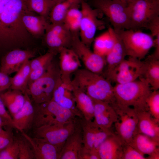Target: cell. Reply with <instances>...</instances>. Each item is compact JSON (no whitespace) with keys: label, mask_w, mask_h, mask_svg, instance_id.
Instances as JSON below:
<instances>
[{"label":"cell","mask_w":159,"mask_h":159,"mask_svg":"<svg viewBox=\"0 0 159 159\" xmlns=\"http://www.w3.org/2000/svg\"><path fill=\"white\" fill-rule=\"evenodd\" d=\"M71 83L93 99L106 102L112 106L116 103L113 86L99 74L85 68L79 69L74 73Z\"/></svg>","instance_id":"obj_1"},{"label":"cell","mask_w":159,"mask_h":159,"mask_svg":"<svg viewBox=\"0 0 159 159\" xmlns=\"http://www.w3.org/2000/svg\"><path fill=\"white\" fill-rule=\"evenodd\" d=\"M116 103L130 107L136 111H148L146 101L152 91L143 77L123 84H116L113 86Z\"/></svg>","instance_id":"obj_2"},{"label":"cell","mask_w":159,"mask_h":159,"mask_svg":"<svg viewBox=\"0 0 159 159\" xmlns=\"http://www.w3.org/2000/svg\"><path fill=\"white\" fill-rule=\"evenodd\" d=\"M34 107L32 126L35 129L44 125L64 124L75 120L77 117L72 111L62 107L52 99L35 104Z\"/></svg>","instance_id":"obj_3"},{"label":"cell","mask_w":159,"mask_h":159,"mask_svg":"<svg viewBox=\"0 0 159 159\" xmlns=\"http://www.w3.org/2000/svg\"><path fill=\"white\" fill-rule=\"evenodd\" d=\"M61 79L59 64L53 60L43 75L28 85V94L35 104L48 101Z\"/></svg>","instance_id":"obj_4"},{"label":"cell","mask_w":159,"mask_h":159,"mask_svg":"<svg viewBox=\"0 0 159 159\" xmlns=\"http://www.w3.org/2000/svg\"><path fill=\"white\" fill-rule=\"evenodd\" d=\"M88 4L107 18L117 33L130 29L127 5L116 0H90Z\"/></svg>","instance_id":"obj_5"},{"label":"cell","mask_w":159,"mask_h":159,"mask_svg":"<svg viewBox=\"0 0 159 159\" xmlns=\"http://www.w3.org/2000/svg\"><path fill=\"white\" fill-rule=\"evenodd\" d=\"M117 33L122 42L127 56L129 57L142 60L154 47V37L140 30L125 29Z\"/></svg>","instance_id":"obj_6"},{"label":"cell","mask_w":159,"mask_h":159,"mask_svg":"<svg viewBox=\"0 0 159 159\" xmlns=\"http://www.w3.org/2000/svg\"><path fill=\"white\" fill-rule=\"evenodd\" d=\"M127 6L129 29H146L150 22L159 16V0H133Z\"/></svg>","instance_id":"obj_7"},{"label":"cell","mask_w":159,"mask_h":159,"mask_svg":"<svg viewBox=\"0 0 159 159\" xmlns=\"http://www.w3.org/2000/svg\"><path fill=\"white\" fill-rule=\"evenodd\" d=\"M112 106L117 115L114 124L115 133L124 142L129 144L138 133L137 112L133 108L116 103Z\"/></svg>","instance_id":"obj_8"},{"label":"cell","mask_w":159,"mask_h":159,"mask_svg":"<svg viewBox=\"0 0 159 159\" xmlns=\"http://www.w3.org/2000/svg\"><path fill=\"white\" fill-rule=\"evenodd\" d=\"M80 6L82 16L79 29V36L82 42L90 47L93 42L97 30L103 28L104 22L98 19L99 13L93 9L87 2L82 0Z\"/></svg>","instance_id":"obj_9"},{"label":"cell","mask_w":159,"mask_h":159,"mask_svg":"<svg viewBox=\"0 0 159 159\" xmlns=\"http://www.w3.org/2000/svg\"><path fill=\"white\" fill-rule=\"evenodd\" d=\"M144 67V61L129 57L105 76L110 82L116 84L127 83L142 77Z\"/></svg>","instance_id":"obj_10"},{"label":"cell","mask_w":159,"mask_h":159,"mask_svg":"<svg viewBox=\"0 0 159 159\" xmlns=\"http://www.w3.org/2000/svg\"><path fill=\"white\" fill-rule=\"evenodd\" d=\"M72 32V40L70 48L75 52L86 69L100 74L106 64L105 57L95 54L84 44L80 39L79 31Z\"/></svg>","instance_id":"obj_11"},{"label":"cell","mask_w":159,"mask_h":159,"mask_svg":"<svg viewBox=\"0 0 159 159\" xmlns=\"http://www.w3.org/2000/svg\"><path fill=\"white\" fill-rule=\"evenodd\" d=\"M76 119L63 124L44 125L35 129V137L42 138L62 150L67 139L74 130Z\"/></svg>","instance_id":"obj_12"},{"label":"cell","mask_w":159,"mask_h":159,"mask_svg":"<svg viewBox=\"0 0 159 159\" xmlns=\"http://www.w3.org/2000/svg\"><path fill=\"white\" fill-rule=\"evenodd\" d=\"M45 44L49 51L55 54L64 48H70L72 32L64 22L49 24L44 34Z\"/></svg>","instance_id":"obj_13"},{"label":"cell","mask_w":159,"mask_h":159,"mask_svg":"<svg viewBox=\"0 0 159 159\" xmlns=\"http://www.w3.org/2000/svg\"><path fill=\"white\" fill-rule=\"evenodd\" d=\"M92 99L94 105L93 122L102 130H113L112 127L117 119L116 113L114 108L106 102Z\"/></svg>","instance_id":"obj_14"},{"label":"cell","mask_w":159,"mask_h":159,"mask_svg":"<svg viewBox=\"0 0 159 159\" xmlns=\"http://www.w3.org/2000/svg\"><path fill=\"white\" fill-rule=\"evenodd\" d=\"M29 49H16L8 52L2 59L0 71L8 75L17 72L24 64L34 57Z\"/></svg>","instance_id":"obj_15"},{"label":"cell","mask_w":159,"mask_h":159,"mask_svg":"<svg viewBox=\"0 0 159 159\" xmlns=\"http://www.w3.org/2000/svg\"><path fill=\"white\" fill-rule=\"evenodd\" d=\"M59 53V65L61 79L64 82L70 83L72 81L71 75L81 67V61L75 52L70 48H63Z\"/></svg>","instance_id":"obj_16"},{"label":"cell","mask_w":159,"mask_h":159,"mask_svg":"<svg viewBox=\"0 0 159 159\" xmlns=\"http://www.w3.org/2000/svg\"><path fill=\"white\" fill-rule=\"evenodd\" d=\"M22 135L31 145L35 159H60L62 150L45 140L31 137L24 131Z\"/></svg>","instance_id":"obj_17"},{"label":"cell","mask_w":159,"mask_h":159,"mask_svg":"<svg viewBox=\"0 0 159 159\" xmlns=\"http://www.w3.org/2000/svg\"><path fill=\"white\" fill-rule=\"evenodd\" d=\"M52 99L62 107L72 111L77 117L83 118L76 106L71 83H65L61 79L55 88Z\"/></svg>","instance_id":"obj_18"},{"label":"cell","mask_w":159,"mask_h":159,"mask_svg":"<svg viewBox=\"0 0 159 159\" xmlns=\"http://www.w3.org/2000/svg\"><path fill=\"white\" fill-rule=\"evenodd\" d=\"M83 146L82 131L79 121L74 130L66 140L60 159H79Z\"/></svg>","instance_id":"obj_19"},{"label":"cell","mask_w":159,"mask_h":159,"mask_svg":"<svg viewBox=\"0 0 159 159\" xmlns=\"http://www.w3.org/2000/svg\"><path fill=\"white\" fill-rule=\"evenodd\" d=\"M24 104L21 108L12 117L16 129L21 132L27 130L32 126L34 114V107L27 93L24 94Z\"/></svg>","instance_id":"obj_20"},{"label":"cell","mask_w":159,"mask_h":159,"mask_svg":"<svg viewBox=\"0 0 159 159\" xmlns=\"http://www.w3.org/2000/svg\"><path fill=\"white\" fill-rule=\"evenodd\" d=\"M123 143L115 133L109 136L99 148L100 159H121Z\"/></svg>","instance_id":"obj_21"},{"label":"cell","mask_w":159,"mask_h":159,"mask_svg":"<svg viewBox=\"0 0 159 159\" xmlns=\"http://www.w3.org/2000/svg\"><path fill=\"white\" fill-rule=\"evenodd\" d=\"M137 112L138 133L144 134L159 143V122L148 111Z\"/></svg>","instance_id":"obj_22"},{"label":"cell","mask_w":159,"mask_h":159,"mask_svg":"<svg viewBox=\"0 0 159 159\" xmlns=\"http://www.w3.org/2000/svg\"><path fill=\"white\" fill-rule=\"evenodd\" d=\"M71 85L77 108L84 119L92 120L94 112V105L92 99L79 88Z\"/></svg>","instance_id":"obj_23"},{"label":"cell","mask_w":159,"mask_h":159,"mask_svg":"<svg viewBox=\"0 0 159 159\" xmlns=\"http://www.w3.org/2000/svg\"><path fill=\"white\" fill-rule=\"evenodd\" d=\"M114 35L115 39L114 44L111 50L105 56L107 65L105 76L111 72L125 59L127 56L122 42L119 35L114 30Z\"/></svg>","instance_id":"obj_24"},{"label":"cell","mask_w":159,"mask_h":159,"mask_svg":"<svg viewBox=\"0 0 159 159\" xmlns=\"http://www.w3.org/2000/svg\"><path fill=\"white\" fill-rule=\"evenodd\" d=\"M32 11L24 14L22 17L23 24L28 32L34 37L37 38L44 35L49 23L46 18L36 16Z\"/></svg>","instance_id":"obj_25"},{"label":"cell","mask_w":159,"mask_h":159,"mask_svg":"<svg viewBox=\"0 0 159 159\" xmlns=\"http://www.w3.org/2000/svg\"><path fill=\"white\" fill-rule=\"evenodd\" d=\"M128 144L144 155L159 153V143L142 133H137Z\"/></svg>","instance_id":"obj_26"},{"label":"cell","mask_w":159,"mask_h":159,"mask_svg":"<svg viewBox=\"0 0 159 159\" xmlns=\"http://www.w3.org/2000/svg\"><path fill=\"white\" fill-rule=\"evenodd\" d=\"M0 96L12 117L21 108L25 101L24 94L17 90L0 92Z\"/></svg>","instance_id":"obj_27"},{"label":"cell","mask_w":159,"mask_h":159,"mask_svg":"<svg viewBox=\"0 0 159 159\" xmlns=\"http://www.w3.org/2000/svg\"><path fill=\"white\" fill-rule=\"evenodd\" d=\"M82 0H58L49 14L52 23L64 22L66 15L71 9L80 6Z\"/></svg>","instance_id":"obj_28"},{"label":"cell","mask_w":159,"mask_h":159,"mask_svg":"<svg viewBox=\"0 0 159 159\" xmlns=\"http://www.w3.org/2000/svg\"><path fill=\"white\" fill-rule=\"evenodd\" d=\"M115 42L114 30L112 27H109L106 32L95 38L93 52L105 57L113 47Z\"/></svg>","instance_id":"obj_29"},{"label":"cell","mask_w":159,"mask_h":159,"mask_svg":"<svg viewBox=\"0 0 159 159\" xmlns=\"http://www.w3.org/2000/svg\"><path fill=\"white\" fill-rule=\"evenodd\" d=\"M144 61L142 77L150 86L152 90L159 89V60L148 57Z\"/></svg>","instance_id":"obj_30"},{"label":"cell","mask_w":159,"mask_h":159,"mask_svg":"<svg viewBox=\"0 0 159 159\" xmlns=\"http://www.w3.org/2000/svg\"><path fill=\"white\" fill-rule=\"evenodd\" d=\"M30 72V60H29L24 64L16 74L11 77L10 88L20 91L24 94L26 93L28 94V86Z\"/></svg>","instance_id":"obj_31"},{"label":"cell","mask_w":159,"mask_h":159,"mask_svg":"<svg viewBox=\"0 0 159 159\" xmlns=\"http://www.w3.org/2000/svg\"><path fill=\"white\" fill-rule=\"evenodd\" d=\"M80 120L82 131L83 147L87 149L93 150L99 127L92 120H87L83 118H80Z\"/></svg>","instance_id":"obj_32"},{"label":"cell","mask_w":159,"mask_h":159,"mask_svg":"<svg viewBox=\"0 0 159 159\" xmlns=\"http://www.w3.org/2000/svg\"><path fill=\"white\" fill-rule=\"evenodd\" d=\"M58 0H28L31 11L46 17Z\"/></svg>","instance_id":"obj_33"},{"label":"cell","mask_w":159,"mask_h":159,"mask_svg":"<svg viewBox=\"0 0 159 159\" xmlns=\"http://www.w3.org/2000/svg\"><path fill=\"white\" fill-rule=\"evenodd\" d=\"M55 55L54 53L48 51L45 54L30 61L31 71L36 69L46 70L53 60Z\"/></svg>","instance_id":"obj_34"},{"label":"cell","mask_w":159,"mask_h":159,"mask_svg":"<svg viewBox=\"0 0 159 159\" xmlns=\"http://www.w3.org/2000/svg\"><path fill=\"white\" fill-rule=\"evenodd\" d=\"M148 112L151 116L159 122V91L152 90L146 101Z\"/></svg>","instance_id":"obj_35"},{"label":"cell","mask_w":159,"mask_h":159,"mask_svg":"<svg viewBox=\"0 0 159 159\" xmlns=\"http://www.w3.org/2000/svg\"><path fill=\"white\" fill-rule=\"evenodd\" d=\"M18 140L15 139L7 146L0 151V159H19Z\"/></svg>","instance_id":"obj_36"},{"label":"cell","mask_w":159,"mask_h":159,"mask_svg":"<svg viewBox=\"0 0 159 159\" xmlns=\"http://www.w3.org/2000/svg\"><path fill=\"white\" fill-rule=\"evenodd\" d=\"M18 141L19 148V159H34L32 148L27 140L24 138L23 140H18Z\"/></svg>","instance_id":"obj_37"},{"label":"cell","mask_w":159,"mask_h":159,"mask_svg":"<svg viewBox=\"0 0 159 159\" xmlns=\"http://www.w3.org/2000/svg\"><path fill=\"white\" fill-rule=\"evenodd\" d=\"M121 159H146V157L129 144L124 142Z\"/></svg>","instance_id":"obj_38"},{"label":"cell","mask_w":159,"mask_h":159,"mask_svg":"<svg viewBox=\"0 0 159 159\" xmlns=\"http://www.w3.org/2000/svg\"><path fill=\"white\" fill-rule=\"evenodd\" d=\"M12 127H8L0 133V151L6 148L14 139Z\"/></svg>","instance_id":"obj_39"},{"label":"cell","mask_w":159,"mask_h":159,"mask_svg":"<svg viewBox=\"0 0 159 159\" xmlns=\"http://www.w3.org/2000/svg\"><path fill=\"white\" fill-rule=\"evenodd\" d=\"M79 6L70 9L67 13L64 22L67 24L73 20L81 19L82 13L79 9Z\"/></svg>","instance_id":"obj_40"},{"label":"cell","mask_w":159,"mask_h":159,"mask_svg":"<svg viewBox=\"0 0 159 159\" xmlns=\"http://www.w3.org/2000/svg\"><path fill=\"white\" fill-rule=\"evenodd\" d=\"M79 159H100L98 152L87 149L83 146Z\"/></svg>","instance_id":"obj_41"},{"label":"cell","mask_w":159,"mask_h":159,"mask_svg":"<svg viewBox=\"0 0 159 159\" xmlns=\"http://www.w3.org/2000/svg\"><path fill=\"white\" fill-rule=\"evenodd\" d=\"M11 77L0 71V93L10 88Z\"/></svg>","instance_id":"obj_42"},{"label":"cell","mask_w":159,"mask_h":159,"mask_svg":"<svg viewBox=\"0 0 159 159\" xmlns=\"http://www.w3.org/2000/svg\"><path fill=\"white\" fill-rule=\"evenodd\" d=\"M4 102L0 96V116L8 121L13 128H16L12 118L7 111Z\"/></svg>","instance_id":"obj_43"},{"label":"cell","mask_w":159,"mask_h":159,"mask_svg":"<svg viewBox=\"0 0 159 159\" xmlns=\"http://www.w3.org/2000/svg\"><path fill=\"white\" fill-rule=\"evenodd\" d=\"M0 127H12L10 124L6 120L0 116Z\"/></svg>","instance_id":"obj_44"},{"label":"cell","mask_w":159,"mask_h":159,"mask_svg":"<svg viewBox=\"0 0 159 159\" xmlns=\"http://www.w3.org/2000/svg\"><path fill=\"white\" fill-rule=\"evenodd\" d=\"M124 3L128 5L133 0H116Z\"/></svg>","instance_id":"obj_45"},{"label":"cell","mask_w":159,"mask_h":159,"mask_svg":"<svg viewBox=\"0 0 159 159\" xmlns=\"http://www.w3.org/2000/svg\"><path fill=\"white\" fill-rule=\"evenodd\" d=\"M3 130V129H2V127H0V133Z\"/></svg>","instance_id":"obj_46"},{"label":"cell","mask_w":159,"mask_h":159,"mask_svg":"<svg viewBox=\"0 0 159 159\" xmlns=\"http://www.w3.org/2000/svg\"><path fill=\"white\" fill-rule=\"evenodd\" d=\"M84 0L85 1L87 2V1H89L90 0Z\"/></svg>","instance_id":"obj_47"}]
</instances>
